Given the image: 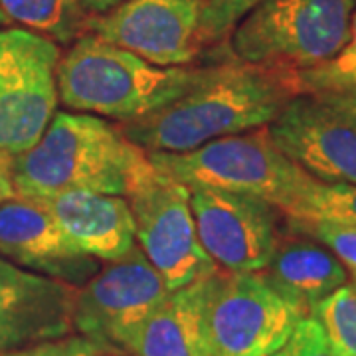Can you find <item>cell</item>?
I'll use <instances>...</instances> for the list:
<instances>
[{"label":"cell","mask_w":356,"mask_h":356,"mask_svg":"<svg viewBox=\"0 0 356 356\" xmlns=\"http://www.w3.org/2000/svg\"><path fill=\"white\" fill-rule=\"evenodd\" d=\"M287 228L297 229L309 238L317 240L325 248H329L337 259L353 275L356 281V228L355 226H339L329 222H301V220H289Z\"/></svg>","instance_id":"obj_22"},{"label":"cell","mask_w":356,"mask_h":356,"mask_svg":"<svg viewBox=\"0 0 356 356\" xmlns=\"http://www.w3.org/2000/svg\"><path fill=\"white\" fill-rule=\"evenodd\" d=\"M334 356H356V289L344 283L311 309Z\"/></svg>","instance_id":"obj_21"},{"label":"cell","mask_w":356,"mask_h":356,"mask_svg":"<svg viewBox=\"0 0 356 356\" xmlns=\"http://www.w3.org/2000/svg\"><path fill=\"white\" fill-rule=\"evenodd\" d=\"M168 293L161 273L135 245L79 287L74 331L99 356L127 355L137 329Z\"/></svg>","instance_id":"obj_7"},{"label":"cell","mask_w":356,"mask_h":356,"mask_svg":"<svg viewBox=\"0 0 356 356\" xmlns=\"http://www.w3.org/2000/svg\"><path fill=\"white\" fill-rule=\"evenodd\" d=\"M44 202L74 245L95 259L115 261L137 245L135 220L125 196L76 191Z\"/></svg>","instance_id":"obj_15"},{"label":"cell","mask_w":356,"mask_h":356,"mask_svg":"<svg viewBox=\"0 0 356 356\" xmlns=\"http://www.w3.org/2000/svg\"><path fill=\"white\" fill-rule=\"evenodd\" d=\"M356 0H264L229 32L232 56L280 76L331 60L348 40Z\"/></svg>","instance_id":"obj_4"},{"label":"cell","mask_w":356,"mask_h":356,"mask_svg":"<svg viewBox=\"0 0 356 356\" xmlns=\"http://www.w3.org/2000/svg\"><path fill=\"white\" fill-rule=\"evenodd\" d=\"M281 153L327 184H356V119L318 95H295L267 125Z\"/></svg>","instance_id":"obj_12"},{"label":"cell","mask_w":356,"mask_h":356,"mask_svg":"<svg viewBox=\"0 0 356 356\" xmlns=\"http://www.w3.org/2000/svg\"><path fill=\"white\" fill-rule=\"evenodd\" d=\"M206 67H161L83 34L58 62V99L70 111L127 123L186 93L202 79Z\"/></svg>","instance_id":"obj_3"},{"label":"cell","mask_w":356,"mask_h":356,"mask_svg":"<svg viewBox=\"0 0 356 356\" xmlns=\"http://www.w3.org/2000/svg\"><path fill=\"white\" fill-rule=\"evenodd\" d=\"M281 232L267 266L257 271L289 303L311 309L348 281V271L329 248L297 229Z\"/></svg>","instance_id":"obj_16"},{"label":"cell","mask_w":356,"mask_h":356,"mask_svg":"<svg viewBox=\"0 0 356 356\" xmlns=\"http://www.w3.org/2000/svg\"><path fill=\"white\" fill-rule=\"evenodd\" d=\"M0 356H99V353L79 334H67L62 339H51L42 343L14 348Z\"/></svg>","instance_id":"obj_25"},{"label":"cell","mask_w":356,"mask_h":356,"mask_svg":"<svg viewBox=\"0 0 356 356\" xmlns=\"http://www.w3.org/2000/svg\"><path fill=\"white\" fill-rule=\"evenodd\" d=\"M0 8L10 22L70 44L86 34L89 14L81 0H0Z\"/></svg>","instance_id":"obj_18"},{"label":"cell","mask_w":356,"mask_h":356,"mask_svg":"<svg viewBox=\"0 0 356 356\" xmlns=\"http://www.w3.org/2000/svg\"><path fill=\"white\" fill-rule=\"evenodd\" d=\"M149 161L186 188L243 192L277 210L311 177L281 153L267 125L210 140L191 153H149Z\"/></svg>","instance_id":"obj_5"},{"label":"cell","mask_w":356,"mask_h":356,"mask_svg":"<svg viewBox=\"0 0 356 356\" xmlns=\"http://www.w3.org/2000/svg\"><path fill=\"white\" fill-rule=\"evenodd\" d=\"M125 0H81L83 8L88 10V14H105L109 10H113L115 6H119Z\"/></svg>","instance_id":"obj_28"},{"label":"cell","mask_w":356,"mask_h":356,"mask_svg":"<svg viewBox=\"0 0 356 356\" xmlns=\"http://www.w3.org/2000/svg\"><path fill=\"white\" fill-rule=\"evenodd\" d=\"M58 44L28 28H0V149L34 147L58 107Z\"/></svg>","instance_id":"obj_8"},{"label":"cell","mask_w":356,"mask_h":356,"mask_svg":"<svg viewBox=\"0 0 356 356\" xmlns=\"http://www.w3.org/2000/svg\"><path fill=\"white\" fill-rule=\"evenodd\" d=\"M196 236L216 267L257 273L280 240V210L264 198L220 188H188Z\"/></svg>","instance_id":"obj_10"},{"label":"cell","mask_w":356,"mask_h":356,"mask_svg":"<svg viewBox=\"0 0 356 356\" xmlns=\"http://www.w3.org/2000/svg\"><path fill=\"white\" fill-rule=\"evenodd\" d=\"M6 24H10V20H8V16L4 14V10L0 8V28H2V26H6Z\"/></svg>","instance_id":"obj_29"},{"label":"cell","mask_w":356,"mask_h":356,"mask_svg":"<svg viewBox=\"0 0 356 356\" xmlns=\"http://www.w3.org/2000/svg\"><path fill=\"white\" fill-rule=\"evenodd\" d=\"M291 77L232 56L208 65L202 79L180 97L117 127L147 153H191L210 140L269 125L297 95Z\"/></svg>","instance_id":"obj_1"},{"label":"cell","mask_w":356,"mask_h":356,"mask_svg":"<svg viewBox=\"0 0 356 356\" xmlns=\"http://www.w3.org/2000/svg\"><path fill=\"white\" fill-rule=\"evenodd\" d=\"M353 285H355V289H356V281H355V283H353Z\"/></svg>","instance_id":"obj_30"},{"label":"cell","mask_w":356,"mask_h":356,"mask_svg":"<svg viewBox=\"0 0 356 356\" xmlns=\"http://www.w3.org/2000/svg\"><path fill=\"white\" fill-rule=\"evenodd\" d=\"M206 331L214 356H273L307 317L259 273L206 277Z\"/></svg>","instance_id":"obj_6"},{"label":"cell","mask_w":356,"mask_h":356,"mask_svg":"<svg viewBox=\"0 0 356 356\" xmlns=\"http://www.w3.org/2000/svg\"><path fill=\"white\" fill-rule=\"evenodd\" d=\"M273 356H334V353L317 318L307 315L297 323L287 343Z\"/></svg>","instance_id":"obj_24"},{"label":"cell","mask_w":356,"mask_h":356,"mask_svg":"<svg viewBox=\"0 0 356 356\" xmlns=\"http://www.w3.org/2000/svg\"><path fill=\"white\" fill-rule=\"evenodd\" d=\"M280 212L289 220L356 228V184H327L309 177Z\"/></svg>","instance_id":"obj_19"},{"label":"cell","mask_w":356,"mask_h":356,"mask_svg":"<svg viewBox=\"0 0 356 356\" xmlns=\"http://www.w3.org/2000/svg\"><path fill=\"white\" fill-rule=\"evenodd\" d=\"M153 170L149 153L97 115L56 111L40 140L14 154L16 196L48 200L64 192L125 196Z\"/></svg>","instance_id":"obj_2"},{"label":"cell","mask_w":356,"mask_h":356,"mask_svg":"<svg viewBox=\"0 0 356 356\" xmlns=\"http://www.w3.org/2000/svg\"><path fill=\"white\" fill-rule=\"evenodd\" d=\"M13 154L0 149V204L16 196L13 180Z\"/></svg>","instance_id":"obj_26"},{"label":"cell","mask_w":356,"mask_h":356,"mask_svg":"<svg viewBox=\"0 0 356 356\" xmlns=\"http://www.w3.org/2000/svg\"><path fill=\"white\" fill-rule=\"evenodd\" d=\"M79 287L0 259V355L74 332Z\"/></svg>","instance_id":"obj_14"},{"label":"cell","mask_w":356,"mask_h":356,"mask_svg":"<svg viewBox=\"0 0 356 356\" xmlns=\"http://www.w3.org/2000/svg\"><path fill=\"white\" fill-rule=\"evenodd\" d=\"M0 255L14 266L70 285H86L99 259L83 254L64 234L44 200L14 196L0 204Z\"/></svg>","instance_id":"obj_13"},{"label":"cell","mask_w":356,"mask_h":356,"mask_svg":"<svg viewBox=\"0 0 356 356\" xmlns=\"http://www.w3.org/2000/svg\"><path fill=\"white\" fill-rule=\"evenodd\" d=\"M206 277L175 289L143 321L129 344L131 356H214L204 315Z\"/></svg>","instance_id":"obj_17"},{"label":"cell","mask_w":356,"mask_h":356,"mask_svg":"<svg viewBox=\"0 0 356 356\" xmlns=\"http://www.w3.org/2000/svg\"><path fill=\"white\" fill-rule=\"evenodd\" d=\"M204 0H125L105 14H89L86 34L161 67L191 65L202 50Z\"/></svg>","instance_id":"obj_11"},{"label":"cell","mask_w":356,"mask_h":356,"mask_svg":"<svg viewBox=\"0 0 356 356\" xmlns=\"http://www.w3.org/2000/svg\"><path fill=\"white\" fill-rule=\"evenodd\" d=\"M264 0H204L200 13V34L204 44L222 42L234 26Z\"/></svg>","instance_id":"obj_23"},{"label":"cell","mask_w":356,"mask_h":356,"mask_svg":"<svg viewBox=\"0 0 356 356\" xmlns=\"http://www.w3.org/2000/svg\"><path fill=\"white\" fill-rule=\"evenodd\" d=\"M297 95H327L356 88V2L350 16L348 40L331 60L293 76Z\"/></svg>","instance_id":"obj_20"},{"label":"cell","mask_w":356,"mask_h":356,"mask_svg":"<svg viewBox=\"0 0 356 356\" xmlns=\"http://www.w3.org/2000/svg\"><path fill=\"white\" fill-rule=\"evenodd\" d=\"M321 99L331 103L332 107L341 109L343 113L350 115L356 119V88L348 89V91H341V93H327V95H318Z\"/></svg>","instance_id":"obj_27"},{"label":"cell","mask_w":356,"mask_h":356,"mask_svg":"<svg viewBox=\"0 0 356 356\" xmlns=\"http://www.w3.org/2000/svg\"><path fill=\"white\" fill-rule=\"evenodd\" d=\"M127 200L135 220V243L161 273L168 291L210 277L220 269L198 242L191 191L184 184L153 166Z\"/></svg>","instance_id":"obj_9"}]
</instances>
